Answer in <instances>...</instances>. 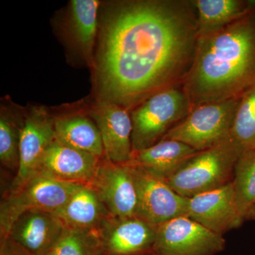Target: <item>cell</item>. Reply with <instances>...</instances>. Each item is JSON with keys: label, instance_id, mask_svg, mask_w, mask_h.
I'll return each mask as SVG.
<instances>
[{"label": "cell", "instance_id": "cell-7", "mask_svg": "<svg viewBox=\"0 0 255 255\" xmlns=\"http://www.w3.org/2000/svg\"><path fill=\"white\" fill-rule=\"evenodd\" d=\"M226 248V240L187 216L157 226L154 254L215 255Z\"/></svg>", "mask_w": 255, "mask_h": 255}, {"label": "cell", "instance_id": "cell-9", "mask_svg": "<svg viewBox=\"0 0 255 255\" xmlns=\"http://www.w3.org/2000/svg\"><path fill=\"white\" fill-rule=\"evenodd\" d=\"M100 1L72 0L60 21V36L70 55L93 68L100 29Z\"/></svg>", "mask_w": 255, "mask_h": 255}, {"label": "cell", "instance_id": "cell-16", "mask_svg": "<svg viewBox=\"0 0 255 255\" xmlns=\"http://www.w3.org/2000/svg\"><path fill=\"white\" fill-rule=\"evenodd\" d=\"M100 159L63 145L55 139L43 154L36 173L62 182L87 184L93 177Z\"/></svg>", "mask_w": 255, "mask_h": 255}, {"label": "cell", "instance_id": "cell-10", "mask_svg": "<svg viewBox=\"0 0 255 255\" xmlns=\"http://www.w3.org/2000/svg\"><path fill=\"white\" fill-rule=\"evenodd\" d=\"M87 184L95 191L114 217L135 216L136 189L128 163H114L105 156Z\"/></svg>", "mask_w": 255, "mask_h": 255}, {"label": "cell", "instance_id": "cell-18", "mask_svg": "<svg viewBox=\"0 0 255 255\" xmlns=\"http://www.w3.org/2000/svg\"><path fill=\"white\" fill-rule=\"evenodd\" d=\"M54 128L55 139L63 145L100 158L105 157L100 130L88 113L54 117Z\"/></svg>", "mask_w": 255, "mask_h": 255}, {"label": "cell", "instance_id": "cell-12", "mask_svg": "<svg viewBox=\"0 0 255 255\" xmlns=\"http://www.w3.org/2000/svg\"><path fill=\"white\" fill-rule=\"evenodd\" d=\"M55 140L54 116L43 107L26 110L20 140L19 167L10 188L18 187L36 173L43 154Z\"/></svg>", "mask_w": 255, "mask_h": 255}, {"label": "cell", "instance_id": "cell-3", "mask_svg": "<svg viewBox=\"0 0 255 255\" xmlns=\"http://www.w3.org/2000/svg\"><path fill=\"white\" fill-rule=\"evenodd\" d=\"M241 156L231 137L188 159L166 184L183 197L216 190L233 181L235 166Z\"/></svg>", "mask_w": 255, "mask_h": 255}, {"label": "cell", "instance_id": "cell-11", "mask_svg": "<svg viewBox=\"0 0 255 255\" xmlns=\"http://www.w3.org/2000/svg\"><path fill=\"white\" fill-rule=\"evenodd\" d=\"M157 226L137 216L117 218L111 216L99 228L102 255L154 254Z\"/></svg>", "mask_w": 255, "mask_h": 255}, {"label": "cell", "instance_id": "cell-5", "mask_svg": "<svg viewBox=\"0 0 255 255\" xmlns=\"http://www.w3.org/2000/svg\"><path fill=\"white\" fill-rule=\"evenodd\" d=\"M80 184L36 173L18 187L10 188L0 204L1 238L7 237L15 221L26 211L41 209L57 212Z\"/></svg>", "mask_w": 255, "mask_h": 255}, {"label": "cell", "instance_id": "cell-1", "mask_svg": "<svg viewBox=\"0 0 255 255\" xmlns=\"http://www.w3.org/2000/svg\"><path fill=\"white\" fill-rule=\"evenodd\" d=\"M187 3L127 0L101 5L94 75L97 102L128 111L187 75L197 43Z\"/></svg>", "mask_w": 255, "mask_h": 255}, {"label": "cell", "instance_id": "cell-26", "mask_svg": "<svg viewBox=\"0 0 255 255\" xmlns=\"http://www.w3.org/2000/svg\"><path fill=\"white\" fill-rule=\"evenodd\" d=\"M246 220L255 221V202L249 208L245 215V221Z\"/></svg>", "mask_w": 255, "mask_h": 255}, {"label": "cell", "instance_id": "cell-23", "mask_svg": "<svg viewBox=\"0 0 255 255\" xmlns=\"http://www.w3.org/2000/svg\"><path fill=\"white\" fill-rule=\"evenodd\" d=\"M230 137L241 155L255 149V85L241 97Z\"/></svg>", "mask_w": 255, "mask_h": 255}, {"label": "cell", "instance_id": "cell-25", "mask_svg": "<svg viewBox=\"0 0 255 255\" xmlns=\"http://www.w3.org/2000/svg\"><path fill=\"white\" fill-rule=\"evenodd\" d=\"M0 255H29L9 237L1 238Z\"/></svg>", "mask_w": 255, "mask_h": 255}, {"label": "cell", "instance_id": "cell-20", "mask_svg": "<svg viewBox=\"0 0 255 255\" xmlns=\"http://www.w3.org/2000/svg\"><path fill=\"white\" fill-rule=\"evenodd\" d=\"M198 38L211 34L255 11V0H197Z\"/></svg>", "mask_w": 255, "mask_h": 255}, {"label": "cell", "instance_id": "cell-4", "mask_svg": "<svg viewBox=\"0 0 255 255\" xmlns=\"http://www.w3.org/2000/svg\"><path fill=\"white\" fill-rule=\"evenodd\" d=\"M190 102L175 86L161 90L132 110V154L155 145L189 114Z\"/></svg>", "mask_w": 255, "mask_h": 255}, {"label": "cell", "instance_id": "cell-14", "mask_svg": "<svg viewBox=\"0 0 255 255\" xmlns=\"http://www.w3.org/2000/svg\"><path fill=\"white\" fill-rule=\"evenodd\" d=\"M188 217L222 236L241 227L245 219L238 209L233 181L216 190L189 199Z\"/></svg>", "mask_w": 255, "mask_h": 255}, {"label": "cell", "instance_id": "cell-19", "mask_svg": "<svg viewBox=\"0 0 255 255\" xmlns=\"http://www.w3.org/2000/svg\"><path fill=\"white\" fill-rule=\"evenodd\" d=\"M54 214L64 226L80 229L99 230L112 216L95 191L84 184L78 186L63 207Z\"/></svg>", "mask_w": 255, "mask_h": 255}, {"label": "cell", "instance_id": "cell-27", "mask_svg": "<svg viewBox=\"0 0 255 255\" xmlns=\"http://www.w3.org/2000/svg\"><path fill=\"white\" fill-rule=\"evenodd\" d=\"M159 255L152 254V255Z\"/></svg>", "mask_w": 255, "mask_h": 255}, {"label": "cell", "instance_id": "cell-17", "mask_svg": "<svg viewBox=\"0 0 255 255\" xmlns=\"http://www.w3.org/2000/svg\"><path fill=\"white\" fill-rule=\"evenodd\" d=\"M197 152L183 142L162 139L155 145L132 154L130 162L166 182Z\"/></svg>", "mask_w": 255, "mask_h": 255}, {"label": "cell", "instance_id": "cell-6", "mask_svg": "<svg viewBox=\"0 0 255 255\" xmlns=\"http://www.w3.org/2000/svg\"><path fill=\"white\" fill-rule=\"evenodd\" d=\"M241 98L194 107L162 139L177 140L201 152L221 143L231 135Z\"/></svg>", "mask_w": 255, "mask_h": 255}, {"label": "cell", "instance_id": "cell-24", "mask_svg": "<svg viewBox=\"0 0 255 255\" xmlns=\"http://www.w3.org/2000/svg\"><path fill=\"white\" fill-rule=\"evenodd\" d=\"M233 189L240 212L245 215L255 202V149L243 152L236 162Z\"/></svg>", "mask_w": 255, "mask_h": 255}, {"label": "cell", "instance_id": "cell-22", "mask_svg": "<svg viewBox=\"0 0 255 255\" xmlns=\"http://www.w3.org/2000/svg\"><path fill=\"white\" fill-rule=\"evenodd\" d=\"M99 230L65 226L58 241L47 255H102Z\"/></svg>", "mask_w": 255, "mask_h": 255}, {"label": "cell", "instance_id": "cell-21", "mask_svg": "<svg viewBox=\"0 0 255 255\" xmlns=\"http://www.w3.org/2000/svg\"><path fill=\"white\" fill-rule=\"evenodd\" d=\"M26 111L12 105H1L0 110V161L6 168L18 171L20 140Z\"/></svg>", "mask_w": 255, "mask_h": 255}, {"label": "cell", "instance_id": "cell-2", "mask_svg": "<svg viewBox=\"0 0 255 255\" xmlns=\"http://www.w3.org/2000/svg\"><path fill=\"white\" fill-rule=\"evenodd\" d=\"M184 83L191 107L241 98L254 87L255 13L198 38Z\"/></svg>", "mask_w": 255, "mask_h": 255}, {"label": "cell", "instance_id": "cell-13", "mask_svg": "<svg viewBox=\"0 0 255 255\" xmlns=\"http://www.w3.org/2000/svg\"><path fill=\"white\" fill-rule=\"evenodd\" d=\"M87 113L100 130L105 157L114 163L130 162L132 126L128 110L110 102H96Z\"/></svg>", "mask_w": 255, "mask_h": 255}, {"label": "cell", "instance_id": "cell-15", "mask_svg": "<svg viewBox=\"0 0 255 255\" xmlns=\"http://www.w3.org/2000/svg\"><path fill=\"white\" fill-rule=\"evenodd\" d=\"M64 227L54 213L32 209L16 219L7 237L29 255H47L59 239Z\"/></svg>", "mask_w": 255, "mask_h": 255}, {"label": "cell", "instance_id": "cell-8", "mask_svg": "<svg viewBox=\"0 0 255 255\" xmlns=\"http://www.w3.org/2000/svg\"><path fill=\"white\" fill-rule=\"evenodd\" d=\"M128 164L136 189L135 216L155 226L188 217V198L179 195L163 181L136 164Z\"/></svg>", "mask_w": 255, "mask_h": 255}]
</instances>
